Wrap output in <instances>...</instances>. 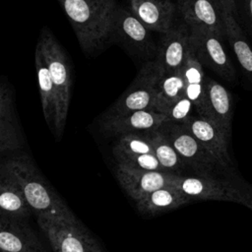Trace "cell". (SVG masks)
<instances>
[{
	"mask_svg": "<svg viewBox=\"0 0 252 252\" xmlns=\"http://www.w3.org/2000/svg\"><path fill=\"white\" fill-rule=\"evenodd\" d=\"M16 116L12 92L3 80L0 85V152L6 154L21 147V141L16 127Z\"/></svg>",
	"mask_w": 252,
	"mask_h": 252,
	"instance_id": "18",
	"label": "cell"
},
{
	"mask_svg": "<svg viewBox=\"0 0 252 252\" xmlns=\"http://www.w3.org/2000/svg\"><path fill=\"white\" fill-rule=\"evenodd\" d=\"M1 252H3V251H1Z\"/></svg>",
	"mask_w": 252,
	"mask_h": 252,
	"instance_id": "32",
	"label": "cell"
},
{
	"mask_svg": "<svg viewBox=\"0 0 252 252\" xmlns=\"http://www.w3.org/2000/svg\"><path fill=\"white\" fill-rule=\"evenodd\" d=\"M183 95H185V82L180 71L160 76L156 85L154 110L165 114Z\"/></svg>",
	"mask_w": 252,
	"mask_h": 252,
	"instance_id": "23",
	"label": "cell"
},
{
	"mask_svg": "<svg viewBox=\"0 0 252 252\" xmlns=\"http://www.w3.org/2000/svg\"><path fill=\"white\" fill-rule=\"evenodd\" d=\"M1 168L18 182L37 218L61 222L79 221L65 202L47 184L30 158L24 156L9 158L2 163Z\"/></svg>",
	"mask_w": 252,
	"mask_h": 252,
	"instance_id": "2",
	"label": "cell"
},
{
	"mask_svg": "<svg viewBox=\"0 0 252 252\" xmlns=\"http://www.w3.org/2000/svg\"><path fill=\"white\" fill-rule=\"evenodd\" d=\"M159 130L167 137L182 160L198 171L199 175H212L223 170L195 136L180 123L166 122Z\"/></svg>",
	"mask_w": 252,
	"mask_h": 252,
	"instance_id": "6",
	"label": "cell"
},
{
	"mask_svg": "<svg viewBox=\"0 0 252 252\" xmlns=\"http://www.w3.org/2000/svg\"><path fill=\"white\" fill-rule=\"evenodd\" d=\"M172 187L181 191L189 199L203 201H224L241 204L244 184L220 179L212 175H176Z\"/></svg>",
	"mask_w": 252,
	"mask_h": 252,
	"instance_id": "5",
	"label": "cell"
},
{
	"mask_svg": "<svg viewBox=\"0 0 252 252\" xmlns=\"http://www.w3.org/2000/svg\"><path fill=\"white\" fill-rule=\"evenodd\" d=\"M82 50L93 54L111 39L118 6L114 0H58Z\"/></svg>",
	"mask_w": 252,
	"mask_h": 252,
	"instance_id": "1",
	"label": "cell"
},
{
	"mask_svg": "<svg viewBox=\"0 0 252 252\" xmlns=\"http://www.w3.org/2000/svg\"><path fill=\"white\" fill-rule=\"evenodd\" d=\"M205 92L215 123L230 140L233 112L231 94L222 85L211 78H205Z\"/></svg>",
	"mask_w": 252,
	"mask_h": 252,
	"instance_id": "17",
	"label": "cell"
},
{
	"mask_svg": "<svg viewBox=\"0 0 252 252\" xmlns=\"http://www.w3.org/2000/svg\"><path fill=\"white\" fill-rule=\"evenodd\" d=\"M192 51L191 32L183 21L162 33L158 46L155 63L160 76L179 72Z\"/></svg>",
	"mask_w": 252,
	"mask_h": 252,
	"instance_id": "10",
	"label": "cell"
},
{
	"mask_svg": "<svg viewBox=\"0 0 252 252\" xmlns=\"http://www.w3.org/2000/svg\"><path fill=\"white\" fill-rule=\"evenodd\" d=\"M112 39H116L131 54L140 58L149 59L157 55L156 46L150 30L129 10L118 7Z\"/></svg>",
	"mask_w": 252,
	"mask_h": 252,
	"instance_id": "9",
	"label": "cell"
},
{
	"mask_svg": "<svg viewBox=\"0 0 252 252\" xmlns=\"http://www.w3.org/2000/svg\"><path fill=\"white\" fill-rule=\"evenodd\" d=\"M242 1H243V6H244L246 16L252 28V0H242Z\"/></svg>",
	"mask_w": 252,
	"mask_h": 252,
	"instance_id": "30",
	"label": "cell"
},
{
	"mask_svg": "<svg viewBox=\"0 0 252 252\" xmlns=\"http://www.w3.org/2000/svg\"><path fill=\"white\" fill-rule=\"evenodd\" d=\"M220 3L221 4L222 8L232 14L236 12V5L234 0H219Z\"/></svg>",
	"mask_w": 252,
	"mask_h": 252,
	"instance_id": "29",
	"label": "cell"
},
{
	"mask_svg": "<svg viewBox=\"0 0 252 252\" xmlns=\"http://www.w3.org/2000/svg\"><path fill=\"white\" fill-rule=\"evenodd\" d=\"M192 107H194L192 101L186 95H183L166 111L165 114L168 118V122L184 123L191 116Z\"/></svg>",
	"mask_w": 252,
	"mask_h": 252,
	"instance_id": "27",
	"label": "cell"
},
{
	"mask_svg": "<svg viewBox=\"0 0 252 252\" xmlns=\"http://www.w3.org/2000/svg\"><path fill=\"white\" fill-rule=\"evenodd\" d=\"M37 43L40 45L56 90V113L54 130L57 136L63 132L71 95V65L61 45L49 30H43Z\"/></svg>",
	"mask_w": 252,
	"mask_h": 252,
	"instance_id": "3",
	"label": "cell"
},
{
	"mask_svg": "<svg viewBox=\"0 0 252 252\" xmlns=\"http://www.w3.org/2000/svg\"><path fill=\"white\" fill-rule=\"evenodd\" d=\"M0 249L3 252H44L32 230L21 219L1 215Z\"/></svg>",
	"mask_w": 252,
	"mask_h": 252,
	"instance_id": "14",
	"label": "cell"
},
{
	"mask_svg": "<svg viewBox=\"0 0 252 252\" xmlns=\"http://www.w3.org/2000/svg\"><path fill=\"white\" fill-rule=\"evenodd\" d=\"M168 122L166 114L152 109L133 111L122 117L99 122L102 132L109 135H123L138 131H152Z\"/></svg>",
	"mask_w": 252,
	"mask_h": 252,
	"instance_id": "15",
	"label": "cell"
},
{
	"mask_svg": "<svg viewBox=\"0 0 252 252\" xmlns=\"http://www.w3.org/2000/svg\"><path fill=\"white\" fill-rule=\"evenodd\" d=\"M130 11L150 30L165 32L174 25L176 6L161 0H130Z\"/></svg>",
	"mask_w": 252,
	"mask_h": 252,
	"instance_id": "16",
	"label": "cell"
},
{
	"mask_svg": "<svg viewBox=\"0 0 252 252\" xmlns=\"http://www.w3.org/2000/svg\"><path fill=\"white\" fill-rule=\"evenodd\" d=\"M144 135L151 144L155 156L158 158L165 171L177 170L182 166V158L159 128L152 131H146Z\"/></svg>",
	"mask_w": 252,
	"mask_h": 252,
	"instance_id": "24",
	"label": "cell"
},
{
	"mask_svg": "<svg viewBox=\"0 0 252 252\" xmlns=\"http://www.w3.org/2000/svg\"><path fill=\"white\" fill-rule=\"evenodd\" d=\"M34 63L43 115L46 123L51 127V125L54 124L56 113V90L42 50L38 43L36 44L34 51Z\"/></svg>",
	"mask_w": 252,
	"mask_h": 252,
	"instance_id": "21",
	"label": "cell"
},
{
	"mask_svg": "<svg viewBox=\"0 0 252 252\" xmlns=\"http://www.w3.org/2000/svg\"><path fill=\"white\" fill-rule=\"evenodd\" d=\"M222 15L225 26V37L228 39L243 74L252 84V48L237 24L234 14L223 9Z\"/></svg>",
	"mask_w": 252,
	"mask_h": 252,
	"instance_id": "19",
	"label": "cell"
},
{
	"mask_svg": "<svg viewBox=\"0 0 252 252\" xmlns=\"http://www.w3.org/2000/svg\"><path fill=\"white\" fill-rule=\"evenodd\" d=\"M192 48L202 63L227 82L236 79L235 69L227 56L221 37L212 30L201 26H189Z\"/></svg>",
	"mask_w": 252,
	"mask_h": 252,
	"instance_id": "7",
	"label": "cell"
},
{
	"mask_svg": "<svg viewBox=\"0 0 252 252\" xmlns=\"http://www.w3.org/2000/svg\"><path fill=\"white\" fill-rule=\"evenodd\" d=\"M218 161L223 170H230L232 161L228 153V139L213 121L202 116H190L182 123Z\"/></svg>",
	"mask_w": 252,
	"mask_h": 252,
	"instance_id": "12",
	"label": "cell"
},
{
	"mask_svg": "<svg viewBox=\"0 0 252 252\" xmlns=\"http://www.w3.org/2000/svg\"><path fill=\"white\" fill-rule=\"evenodd\" d=\"M190 199L172 186L157 189L137 202L138 210L147 215H157L160 212L176 209Z\"/></svg>",
	"mask_w": 252,
	"mask_h": 252,
	"instance_id": "22",
	"label": "cell"
},
{
	"mask_svg": "<svg viewBox=\"0 0 252 252\" xmlns=\"http://www.w3.org/2000/svg\"><path fill=\"white\" fill-rule=\"evenodd\" d=\"M159 77L155 61H148L129 88L102 114L99 122L116 119L137 110H154L156 85Z\"/></svg>",
	"mask_w": 252,
	"mask_h": 252,
	"instance_id": "4",
	"label": "cell"
},
{
	"mask_svg": "<svg viewBox=\"0 0 252 252\" xmlns=\"http://www.w3.org/2000/svg\"><path fill=\"white\" fill-rule=\"evenodd\" d=\"M241 205L247 207L252 211V186L244 184Z\"/></svg>",
	"mask_w": 252,
	"mask_h": 252,
	"instance_id": "28",
	"label": "cell"
},
{
	"mask_svg": "<svg viewBox=\"0 0 252 252\" xmlns=\"http://www.w3.org/2000/svg\"><path fill=\"white\" fill-rule=\"evenodd\" d=\"M117 163H122L132 168L151 170V171H165L158 161V158L153 154H138L122 157L116 159ZM167 172V171H165Z\"/></svg>",
	"mask_w": 252,
	"mask_h": 252,
	"instance_id": "26",
	"label": "cell"
},
{
	"mask_svg": "<svg viewBox=\"0 0 252 252\" xmlns=\"http://www.w3.org/2000/svg\"><path fill=\"white\" fill-rule=\"evenodd\" d=\"M161 1H165V2H171V0H161Z\"/></svg>",
	"mask_w": 252,
	"mask_h": 252,
	"instance_id": "31",
	"label": "cell"
},
{
	"mask_svg": "<svg viewBox=\"0 0 252 252\" xmlns=\"http://www.w3.org/2000/svg\"><path fill=\"white\" fill-rule=\"evenodd\" d=\"M177 8L188 26H201L225 36L223 8L219 0H177Z\"/></svg>",
	"mask_w": 252,
	"mask_h": 252,
	"instance_id": "13",
	"label": "cell"
},
{
	"mask_svg": "<svg viewBox=\"0 0 252 252\" xmlns=\"http://www.w3.org/2000/svg\"><path fill=\"white\" fill-rule=\"evenodd\" d=\"M54 252H103L98 242L78 222L52 221L37 218Z\"/></svg>",
	"mask_w": 252,
	"mask_h": 252,
	"instance_id": "8",
	"label": "cell"
},
{
	"mask_svg": "<svg viewBox=\"0 0 252 252\" xmlns=\"http://www.w3.org/2000/svg\"><path fill=\"white\" fill-rule=\"evenodd\" d=\"M138 154L155 155L154 150L145 135L137 133L123 134L113 147V155L116 159L122 157Z\"/></svg>",
	"mask_w": 252,
	"mask_h": 252,
	"instance_id": "25",
	"label": "cell"
},
{
	"mask_svg": "<svg viewBox=\"0 0 252 252\" xmlns=\"http://www.w3.org/2000/svg\"><path fill=\"white\" fill-rule=\"evenodd\" d=\"M0 207L2 214L18 219L29 215L32 209L18 182L3 168L0 174Z\"/></svg>",
	"mask_w": 252,
	"mask_h": 252,
	"instance_id": "20",
	"label": "cell"
},
{
	"mask_svg": "<svg viewBox=\"0 0 252 252\" xmlns=\"http://www.w3.org/2000/svg\"><path fill=\"white\" fill-rule=\"evenodd\" d=\"M116 177L124 191L138 202L157 189L172 186L176 174L165 171L142 170L117 163Z\"/></svg>",
	"mask_w": 252,
	"mask_h": 252,
	"instance_id": "11",
	"label": "cell"
}]
</instances>
